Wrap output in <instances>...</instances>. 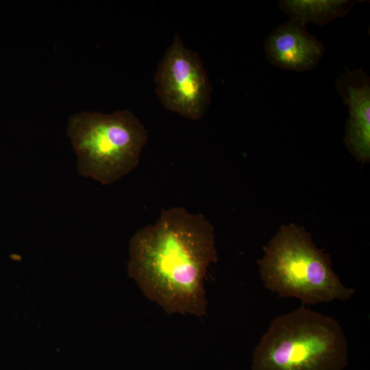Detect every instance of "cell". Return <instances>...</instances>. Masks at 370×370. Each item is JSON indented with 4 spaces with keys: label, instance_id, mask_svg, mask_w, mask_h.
<instances>
[{
    "label": "cell",
    "instance_id": "6da1fadb",
    "mask_svg": "<svg viewBox=\"0 0 370 370\" xmlns=\"http://www.w3.org/2000/svg\"><path fill=\"white\" fill-rule=\"evenodd\" d=\"M128 274L145 296L168 314H207L204 280L218 259L214 228L182 207L162 211L129 244Z\"/></svg>",
    "mask_w": 370,
    "mask_h": 370
},
{
    "label": "cell",
    "instance_id": "8992f818",
    "mask_svg": "<svg viewBox=\"0 0 370 370\" xmlns=\"http://www.w3.org/2000/svg\"><path fill=\"white\" fill-rule=\"evenodd\" d=\"M338 93L349 108L344 142L362 164L370 160V78L362 69L345 68L335 80Z\"/></svg>",
    "mask_w": 370,
    "mask_h": 370
},
{
    "label": "cell",
    "instance_id": "7a4b0ae2",
    "mask_svg": "<svg viewBox=\"0 0 370 370\" xmlns=\"http://www.w3.org/2000/svg\"><path fill=\"white\" fill-rule=\"evenodd\" d=\"M347 364L338 322L302 306L272 321L254 350L251 370H343Z\"/></svg>",
    "mask_w": 370,
    "mask_h": 370
},
{
    "label": "cell",
    "instance_id": "277c9868",
    "mask_svg": "<svg viewBox=\"0 0 370 370\" xmlns=\"http://www.w3.org/2000/svg\"><path fill=\"white\" fill-rule=\"evenodd\" d=\"M67 135L77 156L78 173L102 184H112L136 168L147 141L144 125L127 110L73 114Z\"/></svg>",
    "mask_w": 370,
    "mask_h": 370
},
{
    "label": "cell",
    "instance_id": "3957f363",
    "mask_svg": "<svg viewBox=\"0 0 370 370\" xmlns=\"http://www.w3.org/2000/svg\"><path fill=\"white\" fill-rule=\"evenodd\" d=\"M258 264L267 288L297 298L303 306L346 301L356 291L342 283L329 256L315 246L311 235L294 223L281 226Z\"/></svg>",
    "mask_w": 370,
    "mask_h": 370
},
{
    "label": "cell",
    "instance_id": "ba28073f",
    "mask_svg": "<svg viewBox=\"0 0 370 370\" xmlns=\"http://www.w3.org/2000/svg\"><path fill=\"white\" fill-rule=\"evenodd\" d=\"M358 2L362 1L280 0L278 7L290 20H298L306 25L312 23L323 26L347 15Z\"/></svg>",
    "mask_w": 370,
    "mask_h": 370
},
{
    "label": "cell",
    "instance_id": "5b68a950",
    "mask_svg": "<svg viewBox=\"0 0 370 370\" xmlns=\"http://www.w3.org/2000/svg\"><path fill=\"white\" fill-rule=\"evenodd\" d=\"M155 82L166 108L191 120L204 116L210 102V84L199 57L177 34L159 64Z\"/></svg>",
    "mask_w": 370,
    "mask_h": 370
},
{
    "label": "cell",
    "instance_id": "52a82bcc",
    "mask_svg": "<svg viewBox=\"0 0 370 370\" xmlns=\"http://www.w3.org/2000/svg\"><path fill=\"white\" fill-rule=\"evenodd\" d=\"M264 50L266 58L273 65L302 72L312 70L319 64L325 47L308 33L306 24L289 20L269 33Z\"/></svg>",
    "mask_w": 370,
    "mask_h": 370
}]
</instances>
